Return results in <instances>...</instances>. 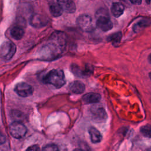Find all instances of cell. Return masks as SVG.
Returning <instances> with one entry per match:
<instances>
[{
	"mask_svg": "<svg viewBox=\"0 0 151 151\" xmlns=\"http://www.w3.org/2000/svg\"><path fill=\"white\" fill-rule=\"evenodd\" d=\"M43 150H53V151H55V150H58L59 149L58 147V146L53 143H50V144H48L45 146H44L43 147V148L42 149Z\"/></svg>",
	"mask_w": 151,
	"mask_h": 151,
	"instance_id": "20",
	"label": "cell"
},
{
	"mask_svg": "<svg viewBox=\"0 0 151 151\" xmlns=\"http://www.w3.org/2000/svg\"><path fill=\"white\" fill-rule=\"evenodd\" d=\"M77 23L79 28L83 31L91 32L93 29L92 19L88 15H80L77 19Z\"/></svg>",
	"mask_w": 151,
	"mask_h": 151,
	"instance_id": "6",
	"label": "cell"
},
{
	"mask_svg": "<svg viewBox=\"0 0 151 151\" xmlns=\"http://www.w3.org/2000/svg\"><path fill=\"white\" fill-rule=\"evenodd\" d=\"M149 77H150V78L151 79V73H149Z\"/></svg>",
	"mask_w": 151,
	"mask_h": 151,
	"instance_id": "26",
	"label": "cell"
},
{
	"mask_svg": "<svg viewBox=\"0 0 151 151\" xmlns=\"http://www.w3.org/2000/svg\"><path fill=\"white\" fill-rule=\"evenodd\" d=\"M150 24L149 21H147V20H142L141 21H140L139 22H138L137 24H136L134 27V31L137 32L138 31L139 29H140V28L142 27H146L147 25H149Z\"/></svg>",
	"mask_w": 151,
	"mask_h": 151,
	"instance_id": "19",
	"label": "cell"
},
{
	"mask_svg": "<svg viewBox=\"0 0 151 151\" xmlns=\"http://www.w3.org/2000/svg\"><path fill=\"white\" fill-rule=\"evenodd\" d=\"M43 81L55 88H60L65 83V76L61 70L55 69L48 72L44 77Z\"/></svg>",
	"mask_w": 151,
	"mask_h": 151,
	"instance_id": "2",
	"label": "cell"
},
{
	"mask_svg": "<svg viewBox=\"0 0 151 151\" xmlns=\"http://www.w3.org/2000/svg\"><path fill=\"white\" fill-rule=\"evenodd\" d=\"M16 93L22 97H26L31 96L33 92L32 86L25 82H20L18 83L15 87Z\"/></svg>",
	"mask_w": 151,
	"mask_h": 151,
	"instance_id": "8",
	"label": "cell"
},
{
	"mask_svg": "<svg viewBox=\"0 0 151 151\" xmlns=\"http://www.w3.org/2000/svg\"><path fill=\"white\" fill-rule=\"evenodd\" d=\"M17 47L14 43L11 41H6L0 46V56L5 60L12 58L16 52Z\"/></svg>",
	"mask_w": 151,
	"mask_h": 151,
	"instance_id": "3",
	"label": "cell"
},
{
	"mask_svg": "<svg viewBox=\"0 0 151 151\" xmlns=\"http://www.w3.org/2000/svg\"><path fill=\"white\" fill-rule=\"evenodd\" d=\"M124 7L120 2H114L111 7V11L115 17H119L124 12Z\"/></svg>",
	"mask_w": 151,
	"mask_h": 151,
	"instance_id": "15",
	"label": "cell"
},
{
	"mask_svg": "<svg viewBox=\"0 0 151 151\" xmlns=\"http://www.w3.org/2000/svg\"><path fill=\"white\" fill-rule=\"evenodd\" d=\"M5 140H6V138L5 136L2 133L0 132V145L4 143Z\"/></svg>",
	"mask_w": 151,
	"mask_h": 151,
	"instance_id": "22",
	"label": "cell"
},
{
	"mask_svg": "<svg viewBox=\"0 0 151 151\" xmlns=\"http://www.w3.org/2000/svg\"><path fill=\"white\" fill-rule=\"evenodd\" d=\"M49 9L51 14L54 17H58L62 15L63 9L58 2L51 1L49 3Z\"/></svg>",
	"mask_w": 151,
	"mask_h": 151,
	"instance_id": "11",
	"label": "cell"
},
{
	"mask_svg": "<svg viewBox=\"0 0 151 151\" xmlns=\"http://www.w3.org/2000/svg\"><path fill=\"white\" fill-rule=\"evenodd\" d=\"M48 22V18L41 14H35L32 15L29 19L30 24L35 28H41L45 26Z\"/></svg>",
	"mask_w": 151,
	"mask_h": 151,
	"instance_id": "9",
	"label": "cell"
},
{
	"mask_svg": "<svg viewBox=\"0 0 151 151\" xmlns=\"http://www.w3.org/2000/svg\"><path fill=\"white\" fill-rule=\"evenodd\" d=\"M141 133L145 137H151V125L146 124L140 127Z\"/></svg>",
	"mask_w": 151,
	"mask_h": 151,
	"instance_id": "18",
	"label": "cell"
},
{
	"mask_svg": "<svg viewBox=\"0 0 151 151\" xmlns=\"http://www.w3.org/2000/svg\"><path fill=\"white\" fill-rule=\"evenodd\" d=\"M88 132H89L90 139L92 143H97L101 140L102 136L100 132L95 127H91L88 129Z\"/></svg>",
	"mask_w": 151,
	"mask_h": 151,
	"instance_id": "14",
	"label": "cell"
},
{
	"mask_svg": "<svg viewBox=\"0 0 151 151\" xmlns=\"http://www.w3.org/2000/svg\"><path fill=\"white\" fill-rule=\"evenodd\" d=\"M151 0H146V2L147 3V4H149Z\"/></svg>",
	"mask_w": 151,
	"mask_h": 151,
	"instance_id": "25",
	"label": "cell"
},
{
	"mask_svg": "<svg viewBox=\"0 0 151 151\" xmlns=\"http://www.w3.org/2000/svg\"><path fill=\"white\" fill-rule=\"evenodd\" d=\"M40 149V147L37 145H33L27 149V150H38Z\"/></svg>",
	"mask_w": 151,
	"mask_h": 151,
	"instance_id": "21",
	"label": "cell"
},
{
	"mask_svg": "<svg viewBox=\"0 0 151 151\" xmlns=\"http://www.w3.org/2000/svg\"><path fill=\"white\" fill-rule=\"evenodd\" d=\"M65 44V34L62 32H54L50 38V42L44 48L47 55L53 57L59 54Z\"/></svg>",
	"mask_w": 151,
	"mask_h": 151,
	"instance_id": "1",
	"label": "cell"
},
{
	"mask_svg": "<svg viewBox=\"0 0 151 151\" xmlns=\"http://www.w3.org/2000/svg\"><path fill=\"white\" fill-rule=\"evenodd\" d=\"M83 100L86 104L96 103L100 100L101 96L96 93H88L83 96Z\"/></svg>",
	"mask_w": 151,
	"mask_h": 151,
	"instance_id": "12",
	"label": "cell"
},
{
	"mask_svg": "<svg viewBox=\"0 0 151 151\" xmlns=\"http://www.w3.org/2000/svg\"><path fill=\"white\" fill-rule=\"evenodd\" d=\"M96 25L101 30L107 31L113 28V23L109 18L108 14L97 16Z\"/></svg>",
	"mask_w": 151,
	"mask_h": 151,
	"instance_id": "7",
	"label": "cell"
},
{
	"mask_svg": "<svg viewBox=\"0 0 151 151\" xmlns=\"http://www.w3.org/2000/svg\"><path fill=\"white\" fill-rule=\"evenodd\" d=\"M90 113L93 120L96 122H103L107 117L104 109L99 104H94L90 108Z\"/></svg>",
	"mask_w": 151,
	"mask_h": 151,
	"instance_id": "4",
	"label": "cell"
},
{
	"mask_svg": "<svg viewBox=\"0 0 151 151\" xmlns=\"http://www.w3.org/2000/svg\"><path fill=\"white\" fill-rule=\"evenodd\" d=\"M69 88L74 94H81L85 90V85L80 81H75L70 84Z\"/></svg>",
	"mask_w": 151,
	"mask_h": 151,
	"instance_id": "13",
	"label": "cell"
},
{
	"mask_svg": "<svg viewBox=\"0 0 151 151\" xmlns=\"http://www.w3.org/2000/svg\"><path fill=\"white\" fill-rule=\"evenodd\" d=\"M130 2L135 5H139L142 2V0H130Z\"/></svg>",
	"mask_w": 151,
	"mask_h": 151,
	"instance_id": "23",
	"label": "cell"
},
{
	"mask_svg": "<svg viewBox=\"0 0 151 151\" xmlns=\"http://www.w3.org/2000/svg\"><path fill=\"white\" fill-rule=\"evenodd\" d=\"M9 131L13 137L21 139L27 133V127L22 123L15 122L10 125Z\"/></svg>",
	"mask_w": 151,
	"mask_h": 151,
	"instance_id": "5",
	"label": "cell"
},
{
	"mask_svg": "<svg viewBox=\"0 0 151 151\" xmlns=\"http://www.w3.org/2000/svg\"><path fill=\"white\" fill-rule=\"evenodd\" d=\"M63 11L68 13H74L76 11V5L73 0H57Z\"/></svg>",
	"mask_w": 151,
	"mask_h": 151,
	"instance_id": "10",
	"label": "cell"
},
{
	"mask_svg": "<svg viewBox=\"0 0 151 151\" xmlns=\"http://www.w3.org/2000/svg\"><path fill=\"white\" fill-rule=\"evenodd\" d=\"M11 37L17 40H20L24 35V30L21 26H15L12 27L10 32Z\"/></svg>",
	"mask_w": 151,
	"mask_h": 151,
	"instance_id": "16",
	"label": "cell"
},
{
	"mask_svg": "<svg viewBox=\"0 0 151 151\" xmlns=\"http://www.w3.org/2000/svg\"><path fill=\"white\" fill-rule=\"evenodd\" d=\"M122 37V33L120 32H117L113 34H111L110 36H109L107 38V40L109 41L112 42L114 45L116 44H118L120 42Z\"/></svg>",
	"mask_w": 151,
	"mask_h": 151,
	"instance_id": "17",
	"label": "cell"
},
{
	"mask_svg": "<svg viewBox=\"0 0 151 151\" xmlns=\"http://www.w3.org/2000/svg\"><path fill=\"white\" fill-rule=\"evenodd\" d=\"M148 60L149 61V62L151 63V54L149 55V57H148Z\"/></svg>",
	"mask_w": 151,
	"mask_h": 151,
	"instance_id": "24",
	"label": "cell"
}]
</instances>
